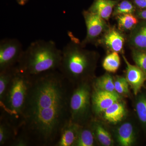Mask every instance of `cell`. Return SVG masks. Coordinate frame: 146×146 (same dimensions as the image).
Masks as SVG:
<instances>
[{"mask_svg":"<svg viewBox=\"0 0 146 146\" xmlns=\"http://www.w3.org/2000/svg\"><path fill=\"white\" fill-rule=\"evenodd\" d=\"M92 81L74 85L69 102L70 120L80 125L88 123L92 112Z\"/></svg>","mask_w":146,"mask_h":146,"instance_id":"5","label":"cell"},{"mask_svg":"<svg viewBox=\"0 0 146 146\" xmlns=\"http://www.w3.org/2000/svg\"><path fill=\"white\" fill-rule=\"evenodd\" d=\"M120 100V96L117 93L93 88L91 98L92 112L96 115L102 114L110 106Z\"/></svg>","mask_w":146,"mask_h":146,"instance_id":"8","label":"cell"},{"mask_svg":"<svg viewBox=\"0 0 146 146\" xmlns=\"http://www.w3.org/2000/svg\"><path fill=\"white\" fill-rule=\"evenodd\" d=\"M100 41L110 50L118 53L122 52L124 36L115 28L108 29Z\"/></svg>","mask_w":146,"mask_h":146,"instance_id":"11","label":"cell"},{"mask_svg":"<svg viewBox=\"0 0 146 146\" xmlns=\"http://www.w3.org/2000/svg\"><path fill=\"white\" fill-rule=\"evenodd\" d=\"M74 85L58 70L33 76L18 134L30 146H54L70 121L69 102Z\"/></svg>","mask_w":146,"mask_h":146,"instance_id":"1","label":"cell"},{"mask_svg":"<svg viewBox=\"0 0 146 146\" xmlns=\"http://www.w3.org/2000/svg\"><path fill=\"white\" fill-rule=\"evenodd\" d=\"M137 15L138 18L146 21V9L138 11Z\"/></svg>","mask_w":146,"mask_h":146,"instance_id":"29","label":"cell"},{"mask_svg":"<svg viewBox=\"0 0 146 146\" xmlns=\"http://www.w3.org/2000/svg\"><path fill=\"white\" fill-rule=\"evenodd\" d=\"M71 39L62 50V58L58 70L73 85L92 81L98 55L94 51L85 49L74 37Z\"/></svg>","mask_w":146,"mask_h":146,"instance_id":"2","label":"cell"},{"mask_svg":"<svg viewBox=\"0 0 146 146\" xmlns=\"http://www.w3.org/2000/svg\"><path fill=\"white\" fill-rule=\"evenodd\" d=\"M92 87L95 89L116 93L115 90L114 78L108 73L96 78L92 82Z\"/></svg>","mask_w":146,"mask_h":146,"instance_id":"20","label":"cell"},{"mask_svg":"<svg viewBox=\"0 0 146 146\" xmlns=\"http://www.w3.org/2000/svg\"><path fill=\"white\" fill-rule=\"evenodd\" d=\"M17 2L19 5H24L25 4L28 0H17Z\"/></svg>","mask_w":146,"mask_h":146,"instance_id":"30","label":"cell"},{"mask_svg":"<svg viewBox=\"0 0 146 146\" xmlns=\"http://www.w3.org/2000/svg\"><path fill=\"white\" fill-rule=\"evenodd\" d=\"M15 67L9 70L0 72V102L3 100L10 85Z\"/></svg>","mask_w":146,"mask_h":146,"instance_id":"23","label":"cell"},{"mask_svg":"<svg viewBox=\"0 0 146 146\" xmlns=\"http://www.w3.org/2000/svg\"><path fill=\"white\" fill-rule=\"evenodd\" d=\"M102 114L104 119L107 122L118 124L125 118L126 109L125 105L120 100L110 106Z\"/></svg>","mask_w":146,"mask_h":146,"instance_id":"15","label":"cell"},{"mask_svg":"<svg viewBox=\"0 0 146 146\" xmlns=\"http://www.w3.org/2000/svg\"><path fill=\"white\" fill-rule=\"evenodd\" d=\"M134 4L141 9H146V0H133Z\"/></svg>","mask_w":146,"mask_h":146,"instance_id":"28","label":"cell"},{"mask_svg":"<svg viewBox=\"0 0 146 146\" xmlns=\"http://www.w3.org/2000/svg\"><path fill=\"white\" fill-rule=\"evenodd\" d=\"M135 11V7L133 3L128 0H123L119 2L113 10V16H118L123 14L133 13Z\"/></svg>","mask_w":146,"mask_h":146,"instance_id":"24","label":"cell"},{"mask_svg":"<svg viewBox=\"0 0 146 146\" xmlns=\"http://www.w3.org/2000/svg\"><path fill=\"white\" fill-rule=\"evenodd\" d=\"M80 126L70 120L61 130L59 138L54 146H74Z\"/></svg>","mask_w":146,"mask_h":146,"instance_id":"13","label":"cell"},{"mask_svg":"<svg viewBox=\"0 0 146 146\" xmlns=\"http://www.w3.org/2000/svg\"><path fill=\"white\" fill-rule=\"evenodd\" d=\"M96 142L89 123L80 125L74 146H94Z\"/></svg>","mask_w":146,"mask_h":146,"instance_id":"18","label":"cell"},{"mask_svg":"<svg viewBox=\"0 0 146 146\" xmlns=\"http://www.w3.org/2000/svg\"><path fill=\"white\" fill-rule=\"evenodd\" d=\"M122 122L119 123L114 130V140L119 146H133L137 139L135 126L130 121Z\"/></svg>","mask_w":146,"mask_h":146,"instance_id":"9","label":"cell"},{"mask_svg":"<svg viewBox=\"0 0 146 146\" xmlns=\"http://www.w3.org/2000/svg\"><path fill=\"white\" fill-rule=\"evenodd\" d=\"M120 0H94L89 11L96 13L105 20H108L115 6Z\"/></svg>","mask_w":146,"mask_h":146,"instance_id":"16","label":"cell"},{"mask_svg":"<svg viewBox=\"0 0 146 146\" xmlns=\"http://www.w3.org/2000/svg\"><path fill=\"white\" fill-rule=\"evenodd\" d=\"M128 42L133 48L146 51V22L138 23L131 30Z\"/></svg>","mask_w":146,"mask_h":146,"instance_id":"14","label":"cell"},{"mask_svg":"<svg viewBox=\"0 0 146 146\" xmlns=\"http://www.w3.org/2000/svg\"><path fill=\"white\" fill-rule=\"evenodd\" d=\"M62 58V50L52 40H37L24 50L18 64L20 70L31 76L58 70Z\"/></svg>","mask_w":146,"mask_h":146,"instance_id":"3","label":"cell"},{"mask_svg":"<svg viewBox=\"0 0 146 146\" xmlns=\"http://www.w3.org/2000/svg\"><path fill=\"white\" fill-rule=\"evenodd\" d=\"M118 27L121 30H131L138 23L137 18L132 13L117 16Z\"/></svg>","mask_w":146,"mask_h":146,"instance_id":"22","label":"cell"},{"mask_svg":"<svg viewBox=\"0 0 146 146\" xmlns=\"http://www.w3.org/2000/svg\"><path fill=\"white\" fill-rule=\"evenodd\" d=\"M134 107L140 123L146 130V93L141 92L136 96Z\"/></svg>","mask_w":146,"mask_h":146,"instance_id":"19","label":"cell"},{"mask_svg":"<svg viewBox=\"0 0 146 146\" xmlns=\"http://www.w3.org/2000/svg\"><path fill=\"white\" fill-rule=\"evenodd\" d=\"M123 57L126 65L125 78L136 96L143 87L146 81V74L138 66L131 65L124 56Z\"/></svg>","mask_w":146,"mask_h":146,"instance_id":"10","label":"cell"},{"mask_svg":"<svg viewBox=\"0 0 146 146\" xmlns=\"http://www.w3.org/2000/svg\"><path fill=\"white\" fill-rule=\"evenodd\" d=\"M9 146H30L27 138L21 134H18Z\"/></svg>","mask_w":146,"mask_h":146,"instance_id":"27","label":"cell"},{"mask_svg":"<svg viewBox=\"0 0 146 146\" xmlns=\"http://www.w3.org/2000/svg\"><path fill=\"white\" fill-rule=\"evenodd\" d=\"M24 51L22 43L18 39H2L0 42V72L9 70L17 65Z\"/></svg>","mask_w":146,"mask_h":146,"instance_id":"6","label":"cell"},{"mask_svg":"<svg viewBox=\"0 0 146 146\" xmlns=\"http://www.w3.org/2000/svg\"><path fill=\"white\" fill-rule=\"evenodd\" d=\"M18 133L10 123L0 118V146H9Z\"/></svg>","mask_w":146,"mask_h":146,"instance_id":"17","label":"cell"},{"mask_svg":"<svg viewBox=\"0 0 146 146\" xmlns=\"http://www.w3.org/2000/svg\"><path fill=\"white\" fill-rule=\"evenodd\" d=\"M132 57L136 66L146 74V51L133 48Z\"/></svg>","mask_w":146,"mask_h":146,"instance_id":"26","label":"cell"},{"mask_svg":"<svg viewBox=\"0 0 146 146\" xmlns=\"http://www.w3.org/2000/svg\"><path fill=\"white\" fill-rule=\"evenodd\" d=\"M121 59L118 52H112L105 58L103 61L104 69L109 73H115L119 68Z\"/></svg>","mask_w":146,"mask_h":146,"instance_id":"21","label":"cell"},{"mask_svg":"<svg viewBox=\"0 0 146 146\" xmlns=\"http://www.w3.org/2000/svg\"><path fill=\"white\" fill-rule=\"evenodd\" d=\"M97 143L103 146L114 145L115 140L107 128L99 121L91 119L89 123Z\"/></svg>","mask_w":146,"mask_h":146,"instance_id":"12","label":"cell"},{"mask_svg":"<svg viewBox=\"0 0 146 146\" xmlns=\"http://www.w3.org/2000/svg\"><path fill=\"white\" fill-rule=\"evenodd\" d=\"M33 76L14 67L13 78L2 101L0 102V118L10 123L18 131L23 120V113Z\"/></svg>","mask_w":146,"mask_h":146,"instance_id":"4","label":"cell"},{"mask_svg":"<svg viewBox=\"0 0 146 146\" xmlns=\"http://www.w3.org/2000/svg\"><path fill=\"white\" fill-rule=\"evenodd\" d=\"M82 14L86 26V35L81 43L85 46L86 44L96 40L108 28L105 20L98 14L88 10L83 11Z\"/></svg>","mask_w":146,"mask_h":146,"instance_id":"7","label":"cell"},{"mask_svg":"<svg viewBox=\"0 0 146 146\" xmlns=\"http://www.w3.org/2000/svg\"><path fill=\"white\" fill-rule=\"evenodd\" d=\"M115 90L120 96H125L129 94V84L125 77L118 76L114 79Z\"/></svg>","mask_w":146,"mask_h":146,"instance_id":"25","label":"cell"}]
</instances>
